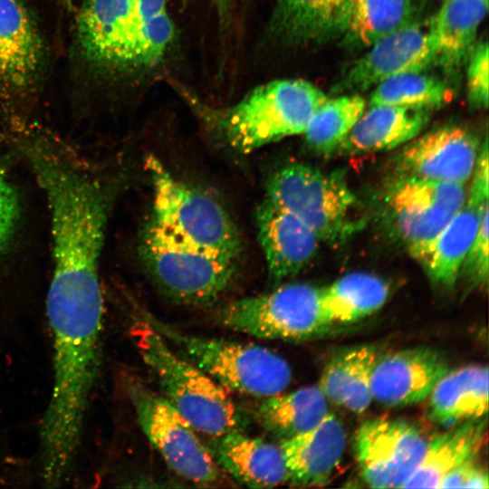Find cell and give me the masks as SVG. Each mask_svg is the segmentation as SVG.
<instances>
[{
  "label": "cell",
  "mask_w": 489,
  "mask_h": 489,
  "mask_svg": "<svg viewBox=\"0 0 489 489\" xmlns=\"http://www.w3.org/2000/svg\"><path fill=\"white\" fill-rule=\"evenodd\" d=\"M265 197L299 218L320 241L342 243L357 227L351 218L356 198L339 171L285 165L269 177Z\"/></svg>",
  "instance_id": "obj_7"
},
{
  "label": "cell",
  "mask_w": 489,
  "mask_h": 489,
  "mask_svg": "<svg viewBox=\"0 0 489 489\" xmlns=\"http://www.w3.org/2000/svg\"><path fill=\"white\" fill-rule=\"evenodd\" d=\"M488 0H446L429 21L435 62L457 69L467 59L477 30L485 17Z\"/></svg>",
  "instance_id": "obj_25"
},
{
  "label": "cell",
  "mask_w": 489,
  "mask_h": 489,
  "mask_svg": "<svg viewBox=\"0 0 489 489\" xmlns=\"http://www.w3.org/2000/svg\"><path fill=\"white\" fill-rule=\"evenodd\" d=\"M428 415L438 425L456 424L486 417L488 411V369L467 365L448 370L428 398Z\"/></svg>",
  "instance_id": "obj_22"
},
{
  "label": "cell",
  "mask_w": 489,
  "mask_h": 489,
  "mask_svg": "<svg viewBox=\"0 0 489 489\" xmlns=\"http://www.w3.org/2000/svg\"><path fill=\"white\" fill-rule=\"evenodd\" d=\"M351 0H275L270 34L286 46L321 44L344 35Z\"/></svg>",
  "instance_id": "obj_17"
},
{
  "label": "cell",
  "mask_w": 489,
  "mask_h": 489,
  "mask_svg": "<svg viewBox=\"0 0 489 489\" xmlns=\"http://www.w3.org/2000/svg\"><path fill=\"white\" fill-rule=\"evenodd\" d=\"M488 57L486 42L474 45L468 54V99L470 104L478 109H486L488 105Z\"/></svg>",
  "instance_id": "obj_32"
},
{
  "label": "cell",
  "mask_w": 489,
  "mask_h": 489,
  "mask_svg": "<svg viewBox=\"0 0 489 489\" xmlns=\"http://www.w3.org/2000/svg\"><path fill=\"white\" fill-rule=\"evenodd\" d=\"M412 0H351L345 43L369 47L414 22Z\"/></svg>",
  "instance_id": "obj_28"
},
{
  "label": "cell",
  "mask_w": 489,
  "mask_h": 489,
  "mask_svg": "<svg viewBox=\"0 0 489 489\" xmlns=\"http://www.w3.org/2000/svg\"><path fill=\"white\" fill-rule=\"evenodd\" d=\"M346 442L341 422L330 412L312 429L282 440L288 483L302 487L328 483L342 459Z\"/></svg>",
  "instance_id": "obj_19"
},
{
  "label": "cell",
  "mask_w": 489,
  "mask_h": 489,
  "mask_svg": "<svg viewBox=\"0 0 489 489\" xmlns=\"http://www.w3.org/2000/svg\"><path fill=\"white\" fill-rule=\"evenodd\" d=\"M448 370L444 355L429 347L380 354L372 375V399L389 408L418 404Z\"/></svg>",
  "instance_id": "obj_15"
},
{
  "label": "cell",
  "mask_w": 489,
  "mask_h": 489,
  "mask_svg": "<svg viewBox=\"0 0 489 489\" xmlns=\"http://www.w3.org/2000/svg\"><path fill=\"white\" fill-rule=\"evenodd\" d=\"M216 321L234 331L263 340H302L329 328L321 307V288L292 283L225 304Z\"/></svg>",
  "instance_id": "obj_8"
},
{
  "label": "cell",
  "mask_w": 489,
  "mask_h": 489,
  "mask_svg": "<svg viewBox=\"0 0 489 489\" xmlns=\"http://www.w3.org/2000/svg\"><path fill=\"white\" fill-rule=\"evenodd\" d=\"M139 250L158 289L177 303L211 304L235 277L236 262L178 238L152 217L142 231Z\"/></svg>",
  "instance_id": "obj_5"
},
{
  "label": "cell",
  "mask_w": 489,
  "mask_h": 489,
  "mask_svg": "<svg viewBox=\"0 0 489 489\" xmlns=\"http://www.w3.org/2000/svg\"><path fill=\"white\" fill-rule=\"evenodd\" d=\"M486 207L488 204L475 206L465 202L446 226L413 255L434 284L446 289L455 286Z\"/></svg>",
  "instance_id": "obj_23"
},
{
  "label": "cell",
  "mask_w": 489,
  "mask_h": 489,
  "mask_svg": "<svg viewBox=\"0 0 489 489\" xmlns=\"http://www.w3.org/2000/svg\"><path fill=\"white\" fill-rule=\"evenodd\" d=\"M45 62L40 29L24 0H0V91L19 97L32 93Z\"/></svg>",
  "instance_id": "obj_14"
},
{
  "label": "cell",
  "mask_w": 489,
  "mask_h": 489,
  "mask_svg": "<svg viewBox=\"0 0 489 489\" xmlns=\"http://www.w3.org/2000/svg\"><path fill=\"white\" fill-rule=\"evenodd\" d=\"M371 46L334 86L333 92L363 91L398 74L422 72L436 61L429 23L414 21Z\"/></svg>",
  "instance_id": "obj_13"
},
{
  "label": "cell",
  "mask_w": 489,
  "mask_h": 489,
  "mask_svg": "<svg viewBox=\"0 0 489 489\" xmlns=\"http://www.w3.org/2000/svg\"><path fill=\"white\" fill-rule=\"evenodd\" d=\"M268 273L274 281L299 273L315 256L320 239L299 218L266 197L255 214Z\"/></svg>",
  "instance_id": "obj_16"
},
{
  "label": "cell",
  "mask_w": 489,
  "mask_h": 489,
  "mask_svg": "<svg viewBox=\"0 0 489 489\" xmlns=\"http://www.w3.org/2000/svg\"><path fill=\"white\" fill-rule=\"evenodd\" d=\"M452 92L445 82L422 72H407L388 78L378 85L369 105L438 108L447 103Z\"/></svg>",
  "instance_id": "obj_30"
},
{
  "label": "cell",
  "mask_w": 489,
  "mask_h": 489,
  "mask_svg": "<svg viewBox=\"0 0 489 489\" xmlns=\"http://www.w3.org/2000/svg\"><path fill=\"white\" fill-rule=\"evenodd\" d=\"M145 166L152 187L151 217L178 238L236 262L242 240L226 210L175 177L157 157L147 156Z\"/></svg>",
  "instance_id": "obj_6"
},
{
  "label": "cell",
  "mask_w": 489,
  "mask_h": 489,
  "mask_svg": "<svg viewBox=\"0 0 489 489\" xmlns=\"http://www.w3.org/2000/svg\"><path fill=\"white\" fill-rule=\"evenodd\" d=\"M62 7L68 9L69 11L72 8V4L71 0H56Z\"/></svg>",
  "instance_id": "obj_37"
},
{
  "label": "cell",
  "mask_w": 489,
  "mask_h": 489,
  "mask_svg": "<svg viewBox=\"0 0 489 489\" xmlns=\"http://www.w3.org/2000/svg\"><path fill=\"white\" fill-rule=\"evenodd\" d=\"M380 355L372 344L343 348L322 369L318 387L328 401L354 413H362L372 401L371 380Z\"/></svg>",
  "instance_id": "obj_21"
},
{
  "label": "cell",
  "mask_w": 489,
  "mask_h": 489,
  "mask_svg": "<svg viewBox=\"0 0 489 489\" xmlns=\"http://www.w3.org/2000/svg\"><path fill=\"white\" fill-rule=\"evenodd\" d=\"M488 207L482 215L475 239L460 268L469 286H486L488 283Z\"/></svg>",
  "instance_id": "obj_31"
},
{
  "label": "cell",
  "mask_w": 489,
  "mask_h": 489,
  "mask_svg": "<svg viewBox=\"0 0 489 489\" xmlns=\"http://www.w3.org/2000/svg\"><path fill=\"white\" fill-rule=\"evenodd\" d=\"M443 1H446V0H443Z\"/></svg>",
  "instance_id": "obj_38"
},
{
  "label": "cell",
  "mask_w": 489,
  "mask_h": 489,
  "mask_svg": "<svg viewBox=\"0 0 489 489\" xmlns=\"http://www.w3.org/2000/svg\"><path fill=\"white\" fill-rule=\"evenodd\" d=\"M206 446L220 468L243 485L266 488L288 483L280 445L236 430L211 436Z\"/></svg>",
  "instance_id": "obj_18"
},
{
  "label": "cell",
  "mask_w": 489,
  "mask_h": 489,
  "mask_svg": "<svg viewBox=\"0 0 489 489\" xmlns=\"http://www.w3.org/2000/svg\"><path fill=\"white\" fill-rule=\"evenodd\" d=\"M478 136L450 125L408 141L397 155L398 177H417L464 185L472 176L480 151Z\"/></svg>",
  "instance_id": "obj_12"
},
{
  "label": "cell",
  "mask_w": 489,
  "mask_h": 489,
  "mask_svg": "<svg viewBox=\"0 0 489 489\" xmlns=\"http://www.w3.org/2000/svg\"><path fill=\"white\" fill-rule=\"evenodd\" d=\"M19 208L16 191L0 168V255L7 247L16 229Z\"/></svg>",
  "instance_id": "obj_33"
},
{
  "label": "cell",
  "mask_w": 489,
  "mask_h": 489,
  "mask_svg": "<svg viewBox=\"0 0 489 489\" xmlns=\"http://www.w3.org/2000/svg\"><path fill=\"white\" fill-rule=\"evenodd\" d=\"M423 107L377 105L362 113L335 152L356 155L388 150L408 143L430 117Z\"/></svg>",
  "instance_id": "obj_20"
},
{
  "label": "cell",
  "mask_w": 489,
  "mask_h": 489,
  "mask_svg": "<svg viewBox=\"0 0 489 489\" xmlns=\"http://www.w3.org/2000/svg\"><path fill=\"white\" fill-rule=\"evenodd\" d=\"M131 336L161 395L198 433L211 437L243 430L246 417L227 390L179 355L149 322L136 320Z\"/></svg>",
  "instance_id": "obj_2"
},
{
  "label": "cell",
  "mask_w": 489,
  "mask_h": 489,
  "mask_svg": "<svg viewBox=\"0 0 489 489\" xmlns=\"http://www.w3.org/2000/svg\"><path fill=\"white\" fill-rule=\"evenodd\" d=\"M182 357L226 390L267 398L283 392L292 378L289 363L260 345L181 331L148 312L140 315Z\"/></svg>",
  "instance_id": "obj_4"
},
{
  "label": "cell",
  "mask_w": 489,
  "mask_h": 489,
  "mask_svg": "<svg viewBox=\"0 0 489 489\" xmlns=\"http://www.w3.org/2000/svg\"><path fill=\"white\" fill-rule=\"evenodd\" d=\"M328 100L302 79L274 80L248 92L235 104L207 110V120L232 149L250 153L283 138L302 134Z\"/></svg>",
  "instance_id": "obj_3"
},
{
  "label": "cell",
  "mask_w": 489,
  "mask_h": 489,
  "mask_svg": "<svg viewBox=\"0 0 489 489\" xmlns=\"http://www.w3.org/2000/svg\"><path fill=\"white\" fill-rule=\"evenodd\" d=\"M358 93L328 99L312 115L302 133L309 148L321 154L335 152L364 112Z\"/></svg>",
  "instance_id": "obj_29"
},
{
  "label": "cell",
  "mask_w": 489,
  "mask_h": 489,
  "mask_svg": "<svg viewBox=\"0 0 489 489\" xmlns=\"http://www.w3.org/2000/svg\"><path fill=\"white\" fill-rule=\"evenodd\" d=\"M75 33L84 64L111 78L155 68L175 36L168 0H82Z\"/></svg>",
  "instance_id": "obj_1"
},
{
  "label": "cell",
  "mask_w": 489,
  "mask_h": 489,
  "mask_svg": "<svg viewBox=\"0 0 489 489\" xmlns=\"http://www.w3.org/2000/svg\"><path fill=\"white\" fill-rule=\"evenodd\" d=\"M488 145L485 139L481 146L478 157L473 171L474 177L466 203L475 206H484L488 204L489 183H488Z\"/></svg>",
  "instance_id": "obj_35"
},
{
  "label": "cell",
  "mask_w": 489,
  "mask_h": 489,
  "mask_svg": "<svg viewBox=\"0 0 489 489\" xmlns=\"http://www.w3.org/2000/svg\"><path fill=\"white\" fill-rule=\"evenodd\" d=\"M221 23H225L230 12V0H213Z\"/></svg>",
  "instance_id": "obj_36"
},
{
  "label": "cell",
  "mask_w": 489,
  "mask_h": 489,
  "mask_svg": "<svg viewBox=\"0 0 489 489\" xmlns=\"http://www.w3.org/2000/svg\"><path fill=\"white\" fill-rule=\"evenodd\" d=\"M388 294V283L377 275L368 273L346 274L321 288L323 319L329 327L359 321L379 310Z\"/></svg>",
  "instance_id": "obj_26"
},
{
  "label": "cell",
  "mask_w": 489,
  "mask_h": 489,
  "mask_svg": "<svg viewBox=\"0 0 489 489\" xmlns=\"http://www.w3.org/2000/svg\"><path fill=\"white\" fill-rule=\"evenodd\" d=\"M386 200L395 229L413 256L461 209L466 193L462 184L398 177Z\"/></svg>",
  "instance_id": "obj_11"
},
{
  "label": "cell",
  "mask_w": 489,
  "mask_h": 489,
  "mask_svg": "<svg viewBox=\"0 0 489 489\" xmlns=\"http://www.w3.org/2000/svg\"><path fill=\"white\" fill-rule=\"evenodd\" d=\"M125 388L141 431L171 470L197 485L221 482L222 469L206 444L162 395L132 378Z\"/></svg>",
  "instance_id": "obj_9"
},
{
  "label": "cell",
  "mask_w": 489,
  "mask_h": 489,
  "mask_svg": "<svg viewBox=\"0 0 489 489\" xmlns=\"http://www.w3.org/2000/svg\"><path fill=\"white\" fill-rule=\"evenodd\" d=\"M328 413V399L317 385L264 398L255 417L264 430L282 441L316 427Z\"/></svg>",
  "instance_id": "obj_27"
},
{
  "label": "cell",
  "mask_w": 489,
  "mask_h": 489,
  "mask_svg": "<svg viewBox=\"0 0 489 489\" xmlns=\"http://www.w3.org/2000/svg\"><path fill=\"white\" fill-rule=\"evenodd\" d=\"M488 475L475 459L465 462L450 471L441 481L438 488L487 489Z\"/></svg>",
  "instance_id": "obj_34"
},
{
  "label": "cell",
  "mask_w": 489,
  "mask_h": 489,
  "mask_svg": "<svg viewBox=\"0 0 489 489\" xmlns=\"http://www.w3.org/2000/svg\"><path fill=\"white\" fill-rule=\"evenodd\" d=\"M486 418L465 421L427 441L423 458L403 488H438L443 478L475 459L484 440Z\"/></svg>",
  "instance_id": "obj_24"
},
{
  "label": "cell",
  "mask_w": 489,
  "mask_h": 489,
  "mask_svg": "<svg viewBox=\"0 0 489 489\" xmlns=\"http://www.w3.org/2000/svg\"><path fill=\"white\" fill-rule=\"evenodd\" d=\"M427 444L402 419L376 418L357 430L353 450L363 481L372 488H403L419 465Z\"/></svg>",
  "instance_id": "obj_10"
}]
</instances>
